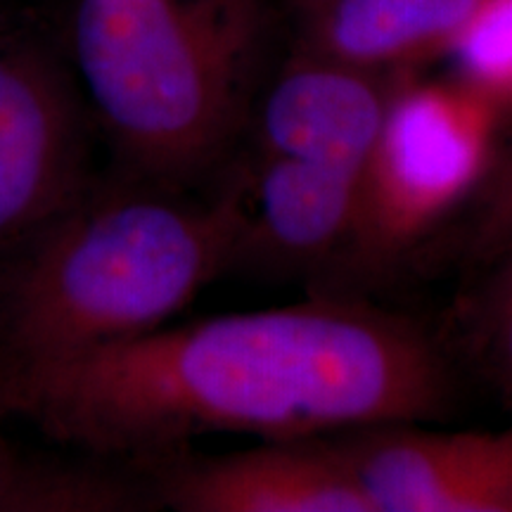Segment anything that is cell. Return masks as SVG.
<instances>
[{
    "instance_id": "10",
    "label": "cell",
    "mask_w": 512,
    "mask_h": 512,
    "mask_svg": "<svg viewBox=\"0 0 512 512\" xmlns=\"http://www.w3.org/2000/svg\"><path fill=\"white\" fill-rule=\"evenodd\" d=\"M479 0H290L294 48L403 76L448 55Z\"/></svg>"
},
{
    "instance_id": "1",
    "label": "cell",
    "mask_w": 512,
    "mask_h": 512,
    "mask_svg": "<svg viewBox=\"0 0 512 512\" xmlns=\"http://www.w3.org/2000/svg\"><path fill=\"white\" fill-rule=\"evenodd\" d=\"M446 399L448 370L415 325L335 299L164 325L0 375L8 418L136 467L214 432L287 441L418 425Z\"/></svg>"
},
{
    "instance_id": "8",
    "label": "cell",
    "mask_w": 512,
    "mask_h": 512,
    "mask_svg": "<svg viewBox=\"0 0 512 512\" xmlns=\"http://www.w3.org/2000/svg\"><path fill=\"white\" fill-rule=\"evenodd\" d=\"M399 79L294 48L259 107V152L361 178Z\"/></svg>"
},
{
    "instance_id": "11",
    "label": "cell",
    "mask_w": 512,
    "mask_h": 512,
    "mask_svg": "<svg viewBox=\"0 0 512 512\" xmlns=\"http://www.w3.org/2000/svg\"><path fill=\"white\" fill-rule=\"evenodd\" d=\"M0 406V512H100L152 508L143 482L110 472L19 456Z\"/></svg>"
},
{
    "instance_id": "2",
    "label": "cell",
    "mask_w": 512,
    "mask_h": 512,
    "mask_svg": "<svg viewBox=\"0 0 512 512\" xmlns=\"http://www.w3.org/2000/svg\"><path fill=\"white\" fill-rule=\"evenodd\" d=\"M126 174L0 252V375L150 335L235 264L245 176L209 204Z\"/></svg>"
},
{
    "instance_id": "4",
    "label": "cell",
    "mask_w": 512,
    "mask_h": 512,
    "mask_svg": "<svg viewBox=\"0 0 512 512\" xmlns=\"http://www.w3.org/2000/svg\"><path fill=\"white\" fill-rule=\"evenodd\" d=\"M505 117L463 83L403 74L358 192L349 259L380 266L477 195L494 166Z\"/></svg>"
},
{
    "instance_id": "5",
    "label": "cell",
    "mask_w": 512,
    "mask_h": 512,
    "mask_svg": "<svg viewBox=\"0 0 512 512\" xmlns=\"http://www.w3.org/2000/svg\"><path fill=\"white\" fill-rule=\"evenodd\" d=\"M91 183L88 128L67 76L41 50L0 48V252Z\"/></svg>"
},
{
    "instance_id": "13",
    "label": "cell",
    "mask_w": 512,
    "mask_h": 512,
    "mask_svg": "<svg viewBox=\"0 0 512 512\" xmlns=\"http://www.w3.org/2000/svg\"><path fill=\"white\" fill-rule=\"evenodd\" d=\"M470 256L479 264L512 259V131L501 138L494 166L477 192Z\"/></svg>"
},
{
    "instance_id": "12",
    "label": "cell",
    "mask_w": 512,
    "mask_h": 512,
    "mask_svg": "<svg viewBox=\"0 0 512 512\" xmlns=\"http://www.w3.org/2000/svg\"><path fill=\"white\" fill-rule=\"evenodd\" d=\"M448 57L453 79L512 119V0H479Z\"/></svg>"
},
{
    "instance_id": "14",
    "label": "cell",
    "mask_w": 512,
    "mask_h": 512,
    "mask_svg": "<svg viewBox=\"0 0 512 512\" xmlns=\"http://www.w3.org/2000/svg\"><path fill=\"white\" fill-rule=\"evenodd\" d=\"M496 361L505 392L512 396V278L505 287L496 320Z\"/></svg>"
},
{
    "instance_id": "9",
    "label": "cell",
    "mask_w": 512,
    "mask_h": 512,
    "mask_svg": "<svg viewBox=\"0 0 512 512\" xmlns=\"http://www.w3.org/2000/svg\"><path fill=\"white\" fill-rule=\"evenodd\" d=\"M361 178L285 155L259 152L245 174V228L238 256L283 271L349 256Z\"/></svg>"
},
{
    "instance_id": "3",
    "label": "cell",
    "mask_w": 512,
    "mask_h": 512,
    "mask_svg": "<svg viewBox=\"0 0 512 512\" xmlns=\"http://www.w3.org/2000/svg\"><path fill=\"white\" fill-rule=\"evenodd\" d=\"M264 0H79L72 46L126 174L178 190L238 136Z\"/></svg>"
},
{
    "instance_id": "7",
    "label": "cell",
    "mask_w": 512,
    "mask_h": 512,
    "mask_svg": "<svg viewBox=\"0 0 512 512\" xmlns=\"http://www.w3.org/2000/svg\"><path fill=\"white\" fill-rule=\"evenodd\" d=\"M332 437L373 512H512V427L427 432L403 422Z\"/></svg>"
},
{
    "instance_id": "6",
    "label": "cell",
    "mask_w": 512,
    "mask_h": 512,
    "mask_svg": "<svg viewBox=\"0 0 512 512\" xmlns=\"http://www.w3.org/2000/svg\"><path fill=\"white\" fill-rule=\"evenodd\" d=\"M138 467L155 501L178 512H373L332 434Z\"/></svg>"
}]
</instances>
